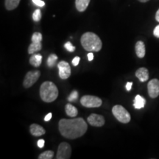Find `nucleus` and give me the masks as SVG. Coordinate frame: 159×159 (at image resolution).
Returning <instances> with one entry per match:
<instances>
[{"mask_svg":"<svg viewBox=\"0 0 159 159\" xmlns=\"http://www.w3.org/2000/svg\"><path fill=\"white\" fill-rule=\"evenodd\" d=\"M59 131L63 137L69 139H77L86 133L88 125L83 118L62 119L59 121Z\"/></svg>","mask_w":159,"mask_h":159,"instance_id":"f257e3e1","label":"nucleus"},{"mask_svg":"<svg viewBox=\"0 0 159 159\" xmlns=\"http://www.w3.org/2000/svg\"><path fill=\"white\" fill-rule=\"evenodd\" d=\"M80 42L85 50L99 52L101 50L102 43L98 35L91 32H87L81 36Z\"/></svg>","mask_w":159,"mask_h":159,"instance_id":"f03ea898","label":"nucleus"},{"mask_svg":"<svg viewBox=\"0 0 159 159\" xmlns=\"http://www.w3.org/2000/svg\"><path fill=\"white\" fill-rule=\"evenodd\" d=\"M40 96L43 102H52L58 97V89L51 81H45L40 88Z\"/></svg>","mask_w":159,"mask_h":159,"instance_id":"7ed1b4c3","label":"nucleus"},{"mask_svg":"<svg viewBox=\"0 0 159 159\" xmlns=\"http://www.w3.org/2000/svg\"><path fill=\"white\" fill-rule=\"evenodd\" d=\"M112 113L119 122L124 123H128L130 121V115L128 111L124 107L120 105H116L113 107Z\"/></svg>","mask_w":159,"mask_h":159,"instance_id":"20e7f679","label":"nucleus"},{"mask_svg":"<svg viewBox=\"0 0 159 159\" xmlns=\"http://www.w3.org/2000/svg\"><path fill=\"white\" fill-rule=\"evenodd\" d=\"M80 103L85 108H99L102 104V101L98 97L85 95L80 99Z\"/></svg>","mask_w":159,"mask_h":159,"instance_id":"39448f33","label":"nucleus"},{"mask_svg":"<svg viewBox=\"0 0 159 159\" xmlns=\"http://www.w3.org/2000/svg\"><path fill=\"white\" fill-rule=\"evenodd\" d=\"M71 154L70 144L66 142H62L59 144L56 155L57 159H69Z\"/></svg>","mask_w":159,"mask_h":159,"instance_id":"423d86ee","label":"nucleus"},{"mask_svg":"<svg viewBox=\"0 0 159 159\" xmlns=\"http://www.w3.org/2000/svg\"><path fill=\"white\" fill-rule=\"evenodd\" d=\"M41 72L40 71H30L25 75V80H24L23 85L25 88H30L33 84L36 83V81L39 80Z\"/></svg>","mask_w":159,"mask_h":159,"instance_id":"0eeeda50","label":"nucleus"},{"mask_svg":"<svg viewBox=\"0 0 159 159\" xmlns=\"http://www.w3.org/2000/svg\"><path fill=\"white\" fill-rule=\"evenodd\" d=\"M57 68L59 69V76L62 80L68 79L71 75V67L66 61H62L58 63Z\"/></svg>","mask_w":159,"mask_h":159,"instance_id":"6e6552de","label":"nucleus"},{"mask_svg":"<svg viewBox=\"0 0 159 159\" xmlns=\"http://www.w3.org/2000/svg\"><path fill=\"white\" fill-rule=\"evenodd\" d=\"M148 94L151 98H156L159 95V80L158 79L151 80L148 84Z\"/></svg>","mask_w":159,"mask_h":159,"instance_id":"1a4fd4ad","label":"nucleus"},{"mask_svg":"<svg viewBox=\"0 0 159 159\" xmlns=\"http://www.w3.org/2000/svg\"><path fill=\"white\" fill-rule=\"evenodd\" d=\"M87 121L91 126L94 127H102L105 124L104 117L99 114H91L88 117Z\"/></svg>","mask_w":159,"mask_h":159,"instance_id":"9d476101","label":"nucleus"},{"mask_svg":"<svg viewBox=\"0 0 159 159\" xmlns=\"http://www.w3.org/2000/svg\"><path fill=\"white\" fill-rule=\"evenodd\" d=\"M30 134L34 136H41L42 135L45 134L46 130L41 125L37 124H32L30 127Z\"/></svg>","mask_w":159,"mask_h":159,"instance_id":"9b49d317","label":"nucleus"},{"mask_svg":"<svg viewBox=\"0 0 159 159\" xmlns=\"http://www.w3.org/2000/svg\"><path fill=\"white\" fill-rule=\"evenodd\" d=\"M136 76L141 82H146L149 79V71L146 68L142 67L136 71Z\"/></svg>","mask_w":159,"mask_h":159,"instance_id":"f8f14e48","label":"nucleus"},{"mask_svg":"<svg viewBox=\"0 0 159 159\" xmlns=\"http://www.w3.org/2000/svg\"><path fill=\"white\" fill-rule=\"evenodd\" d=\"M135 50H136V55L139 58L144 57L145 56V53H146L144 43L142 41H139L138 42H136V46H135Z\"/></svg>","mask_w":159,"mask_h":159,"instance_id":"ddd939ff","label":"nucleus"},{"mask_svg":"<svg viewBox=\"0 0 159 159\" xmlns=\"http://www.w3.org/2000/svg\"><path fill=\"white\" fill-rule=\"evenodd\" d=\"M91 0H75V6L79 12H84L87 9Z\"/></svg>","mask_w":159,"mask_h":159,"instance_id":"4468645a","label":"nucleus"},{"mask_svg":"<svg viewBox=\"0 0 159 159\" xmlns=\"http://www.w3.org/2000/svg\"><path fill=\"white\" fill-rule=\"evenodd\" d=\"M145 103H146V99L140 95H136L134 99V106L136 109H141L144 107Z\"/></svg>","mask_w":159,"mask_h":159,"instance_id":"2eb2a0df","label":"nucleus"},{"mask_svg":"<svg viewBox=\"0 0 159 159\" xmlns=\"http://www.w3.org/2000/svg\"><path fill=\"white\" fill-rule=\"evenodd\" d=\"M42 62V55L40 54L33 55L30 58V63L35 67H39Z\"/></svg>","mask_w":159,"mask_h":159,"instance_id":"dca6fc26","label":"nucleus"},{"mask_svg":"<svg viewBox=\"0 0 159 159\" xmlns=\"http://www.w3.org/2000/svg\"><path fill=\"white\" fill-rule=\"evenodd\" d=\"M21 0H5V5L7 11H13L19 6Z\"/></svg>","mask_w":159,"mask_h":159,"instance_id":"f3484780","label":"nucleus"},{"mask_svg":"<svg viewBox=\"0 0 159 159\" xmlns=\"http://www.w3.org/2000/svg\"><path fill=\"white\" fill-rule=\"evenodd\" d=\"M42 49V44L41 42H32L28 47V53L30 55L34 54L36 52L41 50Z\"/></svg>","mask_w":159,"mask_h":159,"instance_id":"a211bd4d","label":"nucleus"},{"mask_svg":"<svg viewBox=\"0 0 159 159\" xmlns=\"http://www.w3.org/2000/svg\"><path fill=\"white\" fill-rule=\"evenodd\" d=\"M65 111L66 114L70 117H75L78 114V111L75 108V106H73L71 104H67L65 107Z\"/></svg>","mask_w":159,"mask_h":159,"instance_id":"6ab92c4d","label":"nucleus"},{"mask_svg":"<svg viewBox=\"0 0 159 159\" xmlns=\"http://www.w3.org/2000/svg\"><path fill=\"white\" fill-rule=\"evenodd\" d=\"M57 60V56L55 54H51L47 59V66L49 67H54L56 64V61Z\"/></svg>","mask_w":159,"mask_h":159,"instance_id":"aec40b11","label":"nucleus"},{"mask_svg":"<svg viewBox=\"0 0 159 159\" xmlns=\"http://www.w3.org/2000/svg\"><path fill=\"white\" fill-rule=\"evenodd\" d=\"M54 152L52 150H47L42 152L39 156V159H52L54 156Z\"/></svg>","mask_w":159,"mask_h":159,"instance_id":"412c9836","label":"nucleus"},{"mask_svg":"<svg viewBox=\"0 0 159 159\" xmlns=\"http://www.w3.org/2000/svg\"><path fill=\"white\" fill-rule=\"evenodd\" d=\"M42 41V34L40 33H34L32 36V42H41Z\"/></svg>","mask_w":159,"mask_h":159,"instance_id":"4be33fe9","label":"nucleus"},{"mask_svg":"<svg viewBox=\"0 0 159 159\" xmlns=\"http://www.w3.org/2000/svg\"><path fill=\"white\" fill-rule=\"evenodd\" d=\"M41 19V12L40 9L35 10L33 14V19L35 21H39Z\"/></svg>","mask_w":159,"mask_h":159,"instance_id":"5701e85b","label":"nucleus"},{"mask_svg":"<svg viewBox=\"0 0 159 159\" xmlns=\"http://www.w3.org/2000/svg\"><path fill=\"white\" fill-rule=\"evenodd\" d=\"M77 97H78V92L77 91H73L69 96L68 100L69 102H73V101L76 100Z\"/></svg>","mask_w":159,"mask_h":159,"instance_id":"b1692460","label":"nucleus"},{"mask_svg":"<svg viewBox=\"0 0 159 159\" xmlns=\"http://www.w3.org/2000/svg\"><path fill=\"white\" fill-rule=\"evenodd\" d=\"M64 47L66 50H68L69 52H74L75 50V47H74V46L71 44V43L69 42V41L65 43Z\"/></svg>","mask_w":159,"mask_h":159,"instance_id":"393cba45","label":"nucleus"},{"mask_svg":"<svg viewBox=\"0 0 159 159\" xmlns=\"http://www.w3.org/2000/svg\"><path fill=\"white\" fill-rule=\"evenodd\" d=\"M32 1L35 5L39 6V7H43L45 5V2L42 0H32Z\"/></svg>","mask_w":159,"mask_h":159,"instance_id":"a878e982","label":"nucleus"},{"mask_svg":"<svg viewBox=\"0 0 159 159\" xmlns=\"http://www.w3.org/2000/svg\"><path fill=\"white\" fill-rule=\"evenodd\" d=\"M80 61V57H78V56L75 57V58L72 60V64H73V66H77L79 64Z\"/></svg>","mask_w":159,"mask_h":159,"instance_id":"bb28decb","label":"nucleus"},{"mask_svg":"<svg viewBox=\"0 0 159 159\" xmlns=\"http://www.w3.org/2000/svg\"><path fill=\"white\" fill-rule=\"evenodd\" d=\"M45 141L43 139H40V140L38 141V146H39V148H43L44 147Z\"/></svg>","mask_w":159,"mask_h":159,"instance_id":"cd10ccee","label":"nucleus"},{"mask_svg":"<svg viewBox=\"0 0 159 159\" xmlns=\"http://www.w3.org/2000/svg\"><path fill=\"white\" fill-rule=\"evenodd\" d=\"M153 35L156 38H159V25L156 26V27H155L153 30Z\"/></svg>","mask_w":159,"mask_h":159,"instance_id":"c85d7f7f","label":"nucleus"},{"mask_svg":"<svg viewBox=\"0 0 159 159\" xmlns=\"http://www.w3.org/2000/svg\"><path fill=\"white\" fill-rule=\"evenodd\" d=\"M132 85H133V83L132 82H128L126 84V89L127 91H130L131 88H132Z\"/></svg>","mask_w":159,"mask_h":159,"instance_id":"c756f323","label":"nucleus"},{"mask_svg":"<svg viewBox=\"0 0 159 159\" xmlns=\"http://www.w3.org/2000/svg\"><path fill=\"white\" fill-rule=\"evenodd\" d=\"M52 114L51 113H49V114H47V116L44 117V121H45V122H48V121L50 120L51 118H52Z\"/></svg>","mask_w":159,"mask_h":159,"instance_id":"7c9ffc66","label":"nucleus"},{"mask_svg":"<svg viewBox=\"0 0 159 159\" xmlns=\"http://www.w3.org/2000/svg\"><path fill=\"white\" fill-rule=\"evenodd\" d=\"M87 56H88V59H89V61H91L93 59H94V54H93L92 52H91L88 53Z\"/></svg>","mask_w":159,"mask_h":159,"instance_id":"2f4dec72","label":"nucleus"},{"mask_svg":"<svg viewBox=\"0 0 159 159\" xmlns=\"http://www.w3.org/2000/svg\"><path fill=\"white\" fill-rule=\"evenodd\" d=\"M156 19L157 21H158L159 22V9L157 11L156 13Z\"/></svg>","mask_w":159,"mask_h":159,"instance_id":"473e14b6","label":"nucleus"},{"mask_svg":"<svg viewBox=\"0 0 159 159\" xmlns=\"http://www.w3.org/2000/svg\"><path fill=\"white\" fill-rule=\"evenodd\" d=\"M139 2H147L150 1V0H139Z\"/></svg>","mask_w":159,"mask_h":159,"instance_id":"72a5a7b5","label":"nucleus"}]
</instances>
